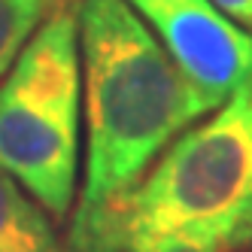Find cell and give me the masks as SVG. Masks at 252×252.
Segmentation results:
<instances>
[{
    "label": "cell",
    "mask_w": 252,
    "mask_h": 252,
    "mask_svg": "<svg viewBox=\"0 0 252 252\" xmlns=\"http://www.w3.org/2000/svg\"><path fill=\"white\" fill-rule=\"evenodd\" d=\"M76 19L88 146L73 225L116 207L191 122L216 110L125 0H79Z\"/></svg>",
    "instance_id": "cell-1"
},
{
    "label": "cell",
    "mask_w": 252,
    "mask_h": 252,
    "mask_svg": "<svg viewBox=\"0 0 252 252\" xmlns=\"http://www.w3.org/2000/svg\"><path fill=\"white\" fill-rule=\"evenodd\" d=\"M197 234L252 252V79L186 128L116 207L70 231L76 252H116L152 234Z\"/></svg>",
    "instance_id": "cell-2"
},
{
    "label": "cell",
    "mask_w": 252,
    "mask_h": 252,
    "mask_svg": "<svg viewBox=\"0 0 252 252\" xmlns=\"http://www.w3.org/2000/svg\"><path fill=\"white\" fill-rule=\"evenodd\" d=\"M79 103V19L64 0L0 76V167L52 219H64L76 197Z\"/></svg>",
    "instance_id": "cell-3"
},
{
    "label": "cell",
    "mask_w": 252,
    "mask_h": 252,
    "mask_svg": "<svg viewBox=\"0 0 252 252\" xmlns=\"http://www.w3.org/2000/svg\"><path fill=\"white\" fill-rule=\"evenodd\" d=\"M213 106L252 79V31L210 0H125Z\"/></svg>",
    "instance_id": "cell-4"
},
{
    "label": "cell",
    "mask_w": 252,
    "mask_h": 252,
    "mask_svg": "<svg viewBox=\"0 0 252 252\" xmlns=\"http://www.w3.org/2000/svg\"><path fill=\"white\" fill-rule=\"evenodd\" d=\"M0 252H76L64 243L52 216L0 167Z\"/></svg>",
    "instance_id": "cell-5"
},
{
    "label": "cell",
    "mask_w": 252,
    "mask_h": 252,
    "mask_svg": "<svg viewBox=\"0 0 252 252\" xmlns=\"http://www.w3.org/2000/svg\"><path fill=\"white\" fill-rule=\"evenodd\" d=\"M43 12L49 9L31 0H0V76L9 70L12 58L40 25Z\"/></svg>",
    "instance_id": "cell-6"
},
{
    "label": "cell",
    "mask_w": 252,
    "mask_h": 252,
    "mask_svg": "<svg viewBox=\"0 0 252 252\" xmlns=\"http://www.w3.org/2000/svg\"><path fill=\"white\" fill-rule=\"evenodd\" d=\"M116 252H228L219 243H213L197 234H183V231H170V234H152V237H134L125 240Z\"/></svg>",
    "instance_id": "cell-7"
},
{
    "label": "cell",
    "mask_w": 252,
    "mask_h": 252,
    "mask_svg": "<svg viewBox=\"0 0 252 252\" xmlns=\"http://www.w3.org/2000/svg\"><path fill=\"white\" fill-rule=\"evenodd\" d=\"M213 6H219L231 22H237L240 28L252 31V0H210Z\"/></svg>",
    "instance_id": "cell-8"
},
{
    "label": "cell",
    "mask_w": 252,
    "mask_h": 252,
    "mask_svg": "<svg viewBox=\"0 0 252 252\" xmlns=\"http://www.w3.org/2000/svg\"><path fill=\"white\" fill-rule=\"evenodd\" d=\"M31 3H40V6H46V9H49V3H52V0H31Z\"/></svg>",
    "instance_id": "cell-9"
}]
</instances>
